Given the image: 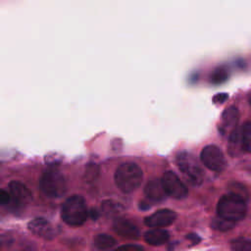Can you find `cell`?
I'll use <instances>...</instances> for the list:
<instances>
[{
  "label": "cell",
  "mask_w": 251,
  "mask_h": 251,
  "mask_svg": "<svg viewBox=\"0 0 251 251\" xmlns=\"http://www.w3.org/2000/svg\"><path fill=\"white\" fill-rule=\"evenodd\" d=\"M176 165L182 174L193 185H199L203 181V172L192 156L185 152H180L176 158Z\"/></svg>",
  "instance_id": "5b68a950"
},
{
  "label": "cell",
  "mask_w": 251,
  "mask_h": 251,
  "mask_svg": "<svg viewBox=\"0 0 251 251\" xmlns=\"http://www.w3.org/2000/svg\"><path fill=\"white\" fill-rule=\"evenodd\" d=\"M230 247L234 251H251V241L244 237H237L230 242Z\"/></svg>",
  "instance_id": "44dd1931"
},
{
  "label": "cell",
  "mask_w": 251,
  "mask_h": 251,
  "mask_svg": "<svg viewBox=\"0 0 251 251\" xmlns=\"http://www.w3.org/2000/svg\"><path fill=\"white\" fill-rule=\"evenodd\" d=\"M200 159L202 163L211 171L221 172L226 166V159L222 150L216 145L205 146L201 153Z\"/></svg>",
  "instance_id": "8992f818"
},
{
  "label": "cell",
  "mask_w": 251,
  "mask_h": 251,
  "mask_svg": "<svg viewBox=\"0 0 251 251\" xmlns=\"http://www.w3.org/2000/svg\"><path fill=\"white\" fill-rule=\"evenodd\" d=\"M228 70L226 67L221 66L213 71L210 75V81L214 84H220L225 82L228 78Z\"/></svg>",
  "instance_id": "ac0fdd59"
},
{
  "label": "cell",
  "mask_w": 251,
  "mask_h": 251,
  "mask_svg": "<svg viewBox=\"0 0 251 251\" xmlns=\"http://www.w3.org/2000/svg\"><path fill=\"white\" fill-rule=\"evenodd\" d=\"M176 219V214L171 209H160L145 218L144 223L149 227H165L172 225Z\"/></svg>",
  "instance_id": "ba28073f"
},
{
  "label": "cell",
  "mask_w": 251,
  "mask_h": 251,
  "mask_svg": "<svg viewBox=\"0 0 251 251\" xmlns=\"http://www.w3.org/2000/svg\"><path fill=\"white\" fill-rule=\"evenodd\" d=\"M241 134L245 151L251 152V121L245 123L241 126Z\"/></svg>",
  "instance_id": "ffe728a7"
},
{
  "label": "cell",
  "mask_w": 251,
  "mask_h": 251,
  "mask_svg": "<svg viewBox=\"0 0 251 251\" xmlns=\"http://www.w3.org/2000/svg\"><path fill=\"white\" fill-rule=\"evenodd\" d=\"M0 202L3 206H8V205L12 204V196H11L10 192H8L6 190H2L1 195H0Z\"/></svg>",
  "instance_id": "603a6c76"
},
{
  "label": "cell",
  "mask_w": 251,
  "mask_h": 251,
  "mask_svg": "<svg viewBox=\"0 0 251 251\" xmlns=\"http://www.w3.org/2000/svg\"><path fill=\"white\" fill-rule=\"evenodd\" d=\"M94 245L98 248V249H109L112 248L113 246L116 245L117 241L116 239L106 233H99L94 237Z\"/></svg>",
  "instance_id": "2e32d148"
},
{
  "label": "cell",
  "mask_w": 251,
  "mask_h": 251,
  "mask_svg": "<svg viewBox=\"0 0 251 251\" xmlns=\"http://www.w3.org/2000/svg\"><path fill=\"white\" fill-rule=\"evenodd\" d=\"M89 216L85 200L80 195L68 197L61 208V218L69 226H81Z\"/></svg>",
  "instance_id": "7a4b0ae2"
},
{
  "label": "cell",
  "mask_w": 251,
  "mask_h": 251,
  "mask_svg": "<svg viewBox=\"0 0 251 251\" xmlns=\"http://www.w3.org/2000/svg\"><path fill=\"white\" fill-rule=\"evenodd\" d=\"M144 193L146 197L152 201H162L166 198L167 193L162 183V179L152 178L148 180L144 187Z\"/></svg>",
  "instance_id": "4fadbf2b"
},
{
  "label": "cell",
  "mask_w": 251,
  "mask_h": 251,
  "mask_svg": "<svg viewBox=\"0 0 251 251\" xmlns=\"http://www.w3.org/2000/svg\"><path fill=\"white\" fill-rule=\"evenodd\" d=\"M118 249H124V250H131V251H135V250H143V247L137 244H127V245H123L118 247Z\"/></svg>",
  "instance_id": "d4e9b609"
},
{
  "label": "cell",
  "mask_w": 251,
  "mask_h": 251,
  "mask_svg": "<svg viewBox=\"0 0 251 251\" xmlns=\"http://www.w3.org/2000/svg\"><path fill=\"white\" fill-rule=\"evenodd\" d=\"M239 120V112L236 107L230 106L225 110L222 114L221 121L219 124V131L223 134H230L238 125Z\"/></svg>",
  "instance_id": "30bf717a"
},
{
  "label": "cell",
  "mask_w": 251,
  "mask_h": 251,
  "mask_svg": "<svg viewBox=\"0 0 251 251\" xmlns=\"http://www.w3.org/2000/svg\"><path fill=\"white\" fill-rule=\"evenodd\" d=\"M227 98L228 95L226 93H218L213 97V101L216 104H223Z\"/></svg>",
  "instance_id": "cb8c5ba5"
},
{
  "label": "cell",
  "mask_w": 251,
  "mask_h": 251,
  "mask_svg": "<svg viewBox=\"0 0 251 251\" xmlns=\"http://www.w3.org/2000/svg\"><path fill=\"white\" fill-rule=\"evenodd\" d=\"M211 226L214 229L216 230H220V231H226L229 230L231 228H233V226H235V222L225 219L221 216H218L217 218H215L212 223Z\"/></svg>",
  "instance_id": "e0dca14e"
},
{
  "label": "cell",
  "mask_w": 251,
  "mask_h": 251,
  "mask_svg": "<svg viewBox=\"0 0 251 251\" xmlns=\"http://www.w3.org/2000/svg\"><path fill=\"white\" fill-rule=\"evenodd\" d=\"M39 187L47 197L59 198L67 191V180L59 169L50 167L41 174Z\"/></svg>",
  "instance_id": "277c9868"
},
{
  "label": "cell",
  "mask_w": 251,
  "mask_h": 251,
  "mask_svg": "<svg viewBox=\"0 0 251 251\" xmlns=\"http://www.w3.org/2000/svg\"><path fill=\"white\" fill-rule=\"evenodd\" d=\"M113 229L117 234L127 239H137L139 237L138 227L128 220H116L113 225Z\"/></svg>",
  "instance_id": "7c38bea8"
},
{
  "label": "cell",
  "mask_w": 251,
  "mask_h": 251,
  "mask_svg": "<svg viewBox=\"0 0 251 251\" xmlns=\"http://www.w3.org/2000/svg\"><path fill=\"white\" fill-rule=\"evenodd\" d=\"M120 207L121 205L117 202H114L112 200H107L104 201L101 205V208L103 210V212L107 215H113V214H117L120 211Z\"/></svg>",
  "instance_id": "7402d4cb"
},
{
  "label": "cell",
  "mask_w": 251,
  "mask_h": 251,
  "mask_svg": "<svg viewBox=\"0 0 251 251\" xmlns=\"http://www.w3.org/2000/svg\"><path fill=\"white\" fill-rule=\"evenodd\" d=\"M248 102H249V104H250V106H251V94H250L249 97H248Z\"/></svg>",
  "instance_id": "4316f807"
},
{
  "label": "cell",
  "mask_w": 251,
  "mask_h": 251,
  "mask_svg": "<svg viewBox=\"0 0 251 251\" xmlns=\"http://www.w3.org/2000/svg\"><path fill=\"white\" fill-rule=\"evenodd\" d=\"M99 173H100L99 166L95 163H89L85 167L83 178L88 183L94 182L97 179V177L99 176Z\"/></svg>",
  "instance_id": "d6986e66"
},
{
  "label": "cell",
  "mask_w": 251,
  "mask_h": 251,
  "mask_svg": "<svg viewBox=\"0 0 251 251\" xmlns=\"http://www.w3.org/2000/svg\"><path fill=\"white\" fill-rule=\"evenodd\" d=\"M27 227L28 230L35 236L45 240H52L56 236L53 226L44 218H35L31 220L28 223Z\"/></svg>",
  "instance_id": "9c48e42d"
},
{
  "label": "cell",
  "mask_w": 251,
  "mask_h": 251,
  "mask_svg": "<svg viewBox=\"0 0 251 251\" xmlns=\"http://www.w3.org/2000/svg\"><path fill=\"white\" fill-rule=\"evenodd\" d=\"M246 212L247 207L243 196L233 192L223 195L217 205L218 216L235 223L243 220Z\"/></svg>",
  "instance_id": "3957f363"
},
{
  "label": "cell",
  "mask_w": 251,
  "mask_h": 251,
  "mask_svg": "<svg viewBox=\"0 0 251 251\" xmlns=\"http://www.w3.org/2000/svg\"><path fill=\"white\" fill-rule=\"evenodd\" d=\"M228 151L233 156L238 155L245 151L242 141L241 127H236L230 134L228 138Z\"/></svg>",
  "instance_id": "9a60e30c"
},
{
  "label": "cell",
  "mask_w": 251,
  "mask_h": 251,
  "mask_svg": "<svg viewBox=\"0 0 251 251\" xmlns=\"http://www.w3.org/2000/svg\"><path fill=\"white\" fill-rule=\"evenodd\" d=\"M114 178L116 185L121 191L130 193L140 186L143 178V173L135 163L126 162L122 163L117 168Z\"/></svg>",
  "instance_id": "6da1fadb"
},
{
  "label": "cell",
  "mask_w": 251,
  "mask_h": 251,
  "mask_svg": "<svg viewBox=\"0 0 251 251\" xmlns=\"http://www.w3.org/2000/svg\"><path fill=\"white\" fill-rule=\"evenodd\" d=\"M170 238V233L166 229L155 227L144 233V240L152 246H160L166 243Z\"/></svg>",
  "instance_id": "5bb4252c"
},
{
  "label": "cell",
  "mask_w": 251,
  "mask_h": 251,
  "mask_svg": "<svg viewBox=\"0 0 251 251\" xmlns=\"http://www.w3.org/2000/svg\"><path fill=\"white\" fill-rule=\"evenodd\" d=\"M9 192L12 196V204L17 207L27 204L31 199V193L27 186L19 180H12L9 183Z\"/></svg>",
  "instance_id": "8fae6325"
},
{
  "label": "cell",
  "mask_w": 251,
  "mask_h": 251,
  "mask_svg": "<svg viewBox=\"0 0 251 251\" xmlns=\"http://www.w3.org/2000/svg\"><path fill=\"white\" fill-rule=\"evenodd\" d=\"M162 183L168 196L175 199H183L186 197L188 190L186 185L173 172H167L162 177Z\"/></svg>",
  "instance_id": "52a82bcc"
},
{
  "label": "cell",
  "mask_w": 251,
  "mask_h": 251,
  "mask_svg": "<svg viewBox=\"0 0 251 251\" xmlns=\"http://www.w3.org/2000/svg\"><path fill=\"white\" fill-rule=\"evenodd\" d=\"M89 216L93 219V220H96L98 218V212L96 209H91V211L89 212Z\"/></svg>",
  "instance_id": "484cf974"
}]
</instances>
